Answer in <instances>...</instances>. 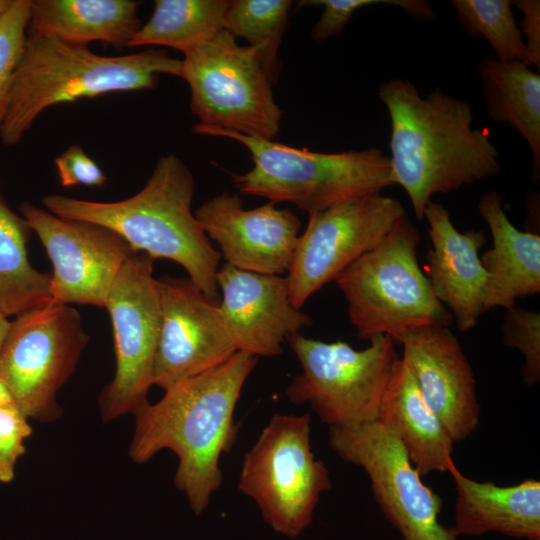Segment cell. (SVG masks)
<instances>
[{"instance_id":"1","label":"cell","mask_w":540,"mask_h":540,"mask_svg":"<svg viewBox=\"0 0 540 540\" xmlns=\"http://www.w3.org/2000/svg\"><path fill=\"white\" fill-rule=\"evenodd\" d=\"M258 357L236 351L224 363L178 382L155 404L134 415L129 447L135 463H145L170 449L178 457L176 488L196 515L208 507L222 484L220 457L235 442L234 411L242 388Z\"/></svg>"},{"instance_id":"2","label":"cell","mask_w":540,"mask_h":540,"mask_svg":"<svg viewBox=\"0 0 540 540\" xmlns=\"http://www.w3.org/2000/svg\"><path fill=\"white\" fill-rule=\"evenodd\" d=\"M378 94L390 118L392 182L404 189L419 220L433 195L500 172L498 150L473 127L467 101L440 88L422 96L399 78L382 83Z\"/></svg>"},{"instance_id":"3","label":"cell","mask_w":540,"mask_h":540,"mask_svg":"<svg viewBox=\"0 0 540 540\" xmlns=\"http://www.w3.org/2000/svg\"><path fill=\"white\" fill-rule=\"evenodd\" d=\"M194 189L188 166L168 154L159 158L145 186L125 200L96 202L51 194L42 203L58 217L111 229L137 253L178 263L206 296L220 300L216 276L221 256L192 212Z\"/></svg>"},{"instance_id":"4","label":"cell","mask_w":540,"mask_h":540,"mask_svg":"<svg viewBox=\"0 0 540 540\" xmlns=\"http://www.w3.org/2000/svg\"><path fill=\"white\" fill-rule=\"evenodd\" d=\"M159 74L182 78V60L157 49L101 56L87 46L27 35L11 83L0 139L6 146L18 144L38 116L56 104L155 89Z\"/></svg>"},{"instance_id":"5","label":"cell","mask_w":540,"mask_h":540,"mask_svg":"<svg viewBox=\"0 0 540 540\" xmlns=\"http://www.w3.org/2000/svg\"><path fill=\"white\" fill-rule=\"evenodd\" d=\"M192 131L232 139L247 148L252 169L232 175L240 192L275 204L289 202L308 214L348 199L381 193L393 185L389 157L376 147L323 153L199 123Z\"/></svg>"},{"instance_id":"6","label":"cell","mask_w":540,"mask_h":540,"mask_svg":"<svg viewBox=\"0 0 540 540\" xmlns=\"http://www.w3.org/2000/svg\"><path fill=\"white\" fill-rule=\"evenodd\" d=\"M419 244L420 234L405 214L375 248L334 280L359 338L386 335L398 343L412 329L451 325V313L419 266Z\"/></svg>"},{"instance_id":"7","label":"cell","mask_w":540,"mask_h":540,"mask_svg":"<svg viewBox=\"0 0 540 540\" xmlns=\"http://www.w3.org/2000/svg\"><path fill=\"white\" fill-rule=\"evenodd\" d=\"M330 488L329 471L312 452L310 415H273L244 455L238 489L274 531L296 538Z\"/></svg>"},{"instance_id":"8","label":"cell","mask_w":540,"mask_h":540,"mask_svg":"<svg viewBox=\"0 0 540 540\" xmlns=\"http://www.w3.org/2000/svg\"><path fill=\"white\" fill-rule=\"evenodd\" d=\"M287 341L302 369L285 391L292 403H309L329 427L377 421L399 358L392 338L375 336L362 350L343 341L323 342L300 333Z\"/></svg>"},{"instance_id":"9","label":"cell","mask_w":540,"mask_h":540,"mask_svg":"<svg viewBox=\"0 0 540 540\" xmlns=\"http://www.w3.org/2000/svg\"><path fill=\"white\" fill-rule=\"evenodd\" d=\"M182 62L199 124L267 140L279 133L282 112L257 48L239 45L224 29Z\"/></svg>"},{"instance_id":"10","label":"cell","mask_w":540,"mask_h":540,"mask_svg":"<svg viewBox=\"0 0 540 540\" xmlns=\"http://www.w3.org/2000/svg\"><path fill=\"white\" fill-rule=\"evenodd\" d=\"M88 341L78 311L52 300L10 322L0 349V379L29 419L49 423L61 416L57 392Z\"/></svg>"},{"instance_id":"11","label":"cell","mask_w":540,"mask_h":540,"mask_svg":"<svg viewBox=\"0 0 540 540\" xmlns=\"http://www.w3.org/2000/svg\"><path fill=\"white\" fill-rule=\"evenodd\" d=\"M153 259L135 253L120 268L106 306L113 328L116 369L99 396L103 422L133 415L147 403L160 329Z\"/></svg>"},{"instance_id":"12","label":"cell","mask_w":540,"mask_h":540,"mask_svg":"<svg viewBox=\"0 0 540 540\" xmlns=\"http://www.w3.org/2000/svg\"><path fill=\"white\" fill-rule=\"evenodd\" d=\"M329 444L344 461L361 467L386 519L404 540H457L438 517L441 498L421 480L401 442L378 421L329 427Z\"/></svg>"},{"instance_id":"13","label":"cell","mask_w":540,"mask_h":540,"mask_svg":"<svg viewBox=\"0 0 540 540\" xmlns=\"http://www.w3.org/2000/svg\"><path fill=\"white\" fill-rule=\"evenodd\" d=\"M405 214L397 199L381 193L309 214L286 276L293 306L301 309L317 290L375 248Z\"/></svg>"},{"instance_id":"14","label":"cell","mask_w":540,"mask_h":540,"mask_svg":"<svg viewBox=\"0 0 540 540\" xmlns=\"http://www.w3.org/2000/svg\"><path fill=\"white\" fill-rule=\"evenodd\" d=\"M18 209L51 260L52 301L105 308L116 275L137 252L102 225L64 219L28 202Z\"/></svg>"},{"instance_id":"15","label":"cell","mask_w":540,"mask_h":540,"mask_svg":"<svg viewBox=\"0 0 540 540\" xmlns=\"http://www.w3.org/2000/svg\"><path fill=\"white\" fill-rule=\"evenodd\" d=\"M160 329L153 385L164 391L212 369L235 352L222 321L220 300L206 296L189 278L157 279Z\"/></svg>"},{"instance_id":"16","label":"cell","mask_w":540,"mask_h":540,"mask_svg":"<svg viewBox=\"0 0 540 540\" xmlns=\"http://www.w3.org/2000/svg\"><path fill=\"white\" fill-rule=\"evenodd\" d=\"M194 214L226 264L259 274L288 272L301 227L290 210L272 202L244 209L238 195L225 191L204 202Z\"/></svg>"},{"instance_id":"17","label":"cell","mask_w":540,"mask_h":540,"mask_svg":"<svg viewBox=\"0 0 540 540\" xmlns=\"http://www.w3.org/2000/svg\"><path fill=\"white\" fill-rule=\"evenodd\" d=\"M219 309L236 351L274 357L283 343L310 326L309 315L293 306L286 277L223 264L217 272Z\"/></svg>"},{"instance_id":"18","label":"cell","mask_w":540,"mask_h":540,"mask_svg":"<svg viewBox=\"0 0 540 540\" xmlns=\"http://www.w3.org/2000/svg\"><path fill=\"white\" fill-rule=\"evenodd\" d=\"M402 359L431 409L455 442L479 425L480 404L472 366L449 327L426 326L406 332Z\"/></svg>"},{"instance_id":"19","label":"cell","mask_w":540,"mask_h":540,"mask_svg":"<svg viewBox=\"0 0 540 540\" xmlns=\"http://www.w3.org/2000/svg\"><path fill=\"white\" fill-rule=\"evenodd\" d=\"M423 218L431 241L425 275L437 299L449 308L458 330L467 332L486 312L487 273L479 256L486 243L485 232L458 231L449 211L432 200Z\"/></svg>"},{"instance_id":"20","label":"cell","mask_w":540,"mask_h":540,"mask_svg":"<svg viewBox=\"0 0 540 540\" xmlns=\"http://www.w3.org/2000/svg\"><path fill=\"white\" fill-rule=\"evenodd\" d=\"M456 490L454 533L479 536L498 532L526 540L540 539V482L526 479L498 486L465 476L454 461L448 466Z\"/></svg>"},{"instance_id":"21","label":"cell","mask_w":540,"mask_h":540,"mask_svg":"<svg viewBox=\"0 0 540 540\" xmlns=\"http://www.w3.org/2000/svg\"><path fill=\"white\" fill-rule=\"evenodd\" d=\"M478 211L492 235V247L480 257L487 273L486 311L508 309L518 298L540 292V235L511 223L498 191L484 194Z\"/></svg>"},{"instance_id":"22","label":"cell","mask_w":540,"mask_h":540,"mask_svg":"<svg viewBox=\"0 0 540 540\" xmlns=\"http://www.w3.org/2000/svg\"><path fill=\"white\" fill-rule=\"evenodd\" d=\"M377 421L401 442L420 475L447 471L454 441L402 358L393 367Z\"/></svg>"},{"instance_id":"23","label":"cell","mask_w":540,"mask_h":540,"mask_svg":"<svg viewBox=\"0 0 540 540\" xmlns=\"http://www.w3.org/2000/svg\"><path fill=\"white\" fill-rule=\"evenodd\" d=\"M132 0H30L27 35L87 46L102 41L128 47L141 27Z\"/></svg>"},{"instance_id":"24","label":"cell","mask_w":540,"mask_h":540,"mask_svg":"<svg viewBox=\"0 0 540 540\" xmlns=\"http://www.w3.org/2000/svg\"><path fill=\"white\" fill-rule=\"evenodd\" d=\"M489 117L507 123L528 144L534 177L540 174V75L524 62L484 56L477 67Z\"/></svg>"},{"instance_id":"25","label":"cell","mask_w":540,"mask_h":540,"mask_svg":"<svg viewBox=\"0 0 540 540\" xmlns=\"http://www.w3.org/2000/svg\"><path fill=\"white\" fill-rule=\"evenodd\" d=\"M32 229L10 209L0 183V311L6 316L51 301V276L34 269L27 242Z\"/></svg>"},{"instance_id":"26","label":"cell","mask_w":540,"mask_h":540,"mask_svg":"<svg viewBox=\"0 0 540 540\" xmlns=\"http://www.w3.org/2000/svg\"><path fill=\"white\" fill-rule=\"evenodd\" d=\"M229 0H156L128 47L160 45L184 55L225 29Z\"/></svg>"},{"instance_id":"27","label":"cell","mask_w":540,"mask_h":540,"mask_svg":"<svg viewBox=\"0 0 540 540\" xmlns=\"http://www.w3.org/2000/svg\"><path fill=\"white\" fill-rule=\"evenodd\" d=\"M289 0H234L225 17V30L258 49L273 84L278 75V50L286 30Z\"/></svg>"},{"instance_id":"28","label":"cell","mask_w":540,"mask_h":540,"mask_svg":"<svg viewBox=\"0 0 540 540\" xmlns=\"http://www.w3.org/2000/svg\"><path fill=\"white\" fill-rule=\"evenodd\" d=\"M459 22L467 33L482 36L500 62H524L528 52L510 0H452Z\"/></svg>"},{"instance_id":"29","label":"cell","mask_w":540,"mask_h":540,"mask_svg":"<svg viewBox=\"0 0 540 540\" xmlns=\"http://www.w3.org/2000/svg\"><path fill=\"white\" fill-rule=\"evenodd\" d=\"M377 4H389L401 7L410 17L419 20H433L436 13L429 2L423 0H306L299 1L300 6H323L319 20L311 30V37L316 42L340 34L358 10Z\"/></svg>"},{"instance_id":"30","label":"cell","mask_w":540,"mask_h":540,"mask_svg":"<svg viewBox=\"0 0 540 540\" xmlns=\"http://www.w3.org/2000/svg\"><path fill=\"white\" fill-rule=\"evenodd\" d=\"M30 17V0H14L0 20V128L17 65L23 54Z\"/></svg>"},{"instance_id":"31","label":"cell","mask_w":540,"mask_h":540,"mask_svg":"<svg viewBox=\"0 0 540 540\" xmlns=\"http://www.w3.org/2000/svg\"><path fill=\"white\" fill-rule=\"evenodd\" d=\"M505 310L503 343L522 353L523 381L526 385H535L540 380V314L516 305Z\"/></svg>"},{"instance_id":"32","label":"cell","mask_w":540,"mask_h":540,"mask_svg":"<svg viewBox=\"0 0 540 540\" xmlns=\"http://www.w3.org/2000/svg\"><path fill=\"white\" fill-rule=\"evenodd\" d=\"M28 417L13 402L0 407V482L14 479L17 460L24 455V440L32 434Z\"/></svg>"},{"instance_id":"33","label":"cell","mask_w":540,"mask_h":540,"mask_svg":"<svg viewBox=\"0 0 540 540\" xmlns=\"http://www.w3.org/2000/svg\"><path fill=\"white\" fill-rule=\"evenodd\" d=\"M55 166L64 187L79 184L101 187L107 180L103 170L79 145L68 147L56 157Z\"/></svg>"},{"instance_id":"34","label":"cell","mask_w":540,"mask_h":540,"mask_svg":"<svg viewBox=\"0 0 540 540\" xmlns=\"http://www.w3.org/2000/svg\"><path fill=\"white\" fill-rule=\"evenodd\" d=\"M512 5L522 13L517 22L528 52V65L540 68V1L516 0Z\"/></svg>"},{"instance_id":"35","label":"cell","mask_w":540,"mask_h":540,"mask_svg":"<svg viewBox=\"0 0 540 540\" xmlns=\"http://www.w3.org/2000/svg\"><path fill=\"white\" fill-rule=\"evenodd\" d=\"M13 398L6 387V385L3 383V381L0 379V407L13 403Z\"/></svg>"},{"instance_id":"36","label":"cell","mask_w":540,"mask_h":540,"mask_svg":"<svg viewBox=\"0 0 540 540\" xmlns=\"http://www.w3.org/2000/svg\"><path fill=\"white\" fill-rule=\"evenodd\" d=\"M9 325L10 322L7 320V317L0 311V349L8 331Z\"/></svg>"},{"instance_id":"37","label":"cell","mask_w":540,"mask_h":540,"mask_svg":"<svg viewBox=\"0 0 540 540\" xmlns=\"http://www.w3.org/2000/svg\"><path fill=\"white\" fill-rule=\"evenodd\" d=\"M14 0H0V20L12 6Z\"/></svg>"},{"instance_id":"38","label":"cell","mask_w":540,"mask_h":540,"mask_svg":"<svg viewBox=\"0 0 540 540\" xmlns=\"http://www.w3.org/2000/svg\"><path fill=\"white\" fill-rule=\"evenodd\" d=\"M538 540H540V539H538Z\"/></svg>"}]
</instances>
